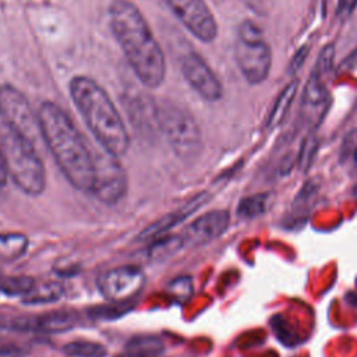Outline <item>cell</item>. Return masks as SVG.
<instances>
[{"label":"cell","mask_w":357,"mask_h":357,"mask_svg":"<svg viewBox=\"0 0 357 357\" xmlns=\"http://www.w3.org/2000/svg\"><path fill=\"white\" fill-rule=\"evenodd\" d=\"M163 350V344L159 339L152 336H138L131 339L124 353L137 357H158Z\"/></svg>","instance_id":"ffe728a7"},{"label":"cell","mask_w":357,"mask_h":357,"mask_svg":"<svg viewBox=\"0 0 357 357\" xmlns=\"http://www.w3.org/2000/svg\"><path fill=\"white\" fill-rule=\"evenodd\" d=\"M43 144L66 180L81 192H92L95 155L89 151L70 116L56 103L43 102L38 112Z\"/></svg>","instance_id":"7a4b0ae2"},{"label":"cell","mask_w":357,"mask_h":357,"mask_svg":"<svg viewBox=\"0 0 357 357\" xmlns=\"http://www.w3.org/2000/svg\"><path fill=\"white\" fill-rule=\"evenodd\" d=\"M70 95L102 149L117 158L123 156L130 137L109 93L91 77L75 75L70 81Z\"/></svg>","instance_id":"3957f363"},{"label":"cell","mask_w":357,"mask_h":357,"mask_svg":"<svg viewBox=\"0 0 357 357\" xmlns=\"http://www.w3.org/2000/svg\"><path fill=\"white\" fill-rule=\"evenodd\" d=\"M353 195H354V197H357V184H356V185H354V188H353Z\"/></svg>","instance_id":"d6a6232c"},{"label":"cell","mask_w":357,"mask_h":357,"mask_svg":"<svg viewBox=\"0 0 357 357\" xmlns=\"http://www.w3.org/2000/svg\"><path fill=\"white\" fill-rule=\"evenodd\" d=\"M184 244V240L178 236H173V237H158L155 240H152V244L149 247V257H152L153 259H163L169 255H172L174 251H177L181 245Z\"/></svg>","instance_id":"cb8c5ba5"},{"label":"cell","mask_w":357,"mask_h":357,"mask_svg":"<svg viewBox=\"0 0 357 357\" xmlns=\"http://www.w3.org/2000/svg\"><path fill=\"white\" fill-rule=\"evenodd\" d=\"M170 291L173 294V297L184 301L187 300L191 293H192V283H191V279L190 278H185V276H181L178 279H176L174 282L170 283Z\"/></svg>","instance_id":"83f0119b"},{"label":"cell","mask_w":357,"mask_h":357,"mask_svg":"<svg viewBox=\"0 0 357 357\" xmlns=\"http://www.w3.org/2000/svg\"><path fill=\"white\" fill-rule=\"evenodd\" d=\"M331 96L325 86L324 77L311 73L301 93V116L310 128H317L325 119Z\"/></svg>","instance_id":"7c38bea8"},{"label":"cell","mask_w":357,"mask_h":357,"mask_svg":"<svg viewBox=\"0 0 357 357\" xmlns=\"http://www.w3.org/2000/svg\"><path fill=\"white\" fill-rule=\"evenodd\" d=\"M128 188V178L119 158L103 151L95 156V181L92 195L106 205L120 202Z\"/></svg>","instance_id":"ba28073f"},{"label":"cell","mask_w":357,"mask_h":357,"mask_svg":"<svg viewBox=\"0 0 357 357\" xmlns=\"http://www.w3.org/2000/svg\"><path fill=\"white\" fill-rule=\"evenodd\" d=\"M317 149H318V138L315 137L314 132H310L303 139L301 146H300V152H298V158H297V165H298L300 170L307 172L311 167L315 153H317Z\"/></svg>","instance_id":"d4e9b609"},{"label":"cell","mask_w":357,"mask_h":357,"mask_svg":"<svg viewBox=\"0 0 357 357\" xmlns=\"http://www.w3.org/2000/svg\"><path fill=\"white\" fill-rule=\"evenodd\" d=\"M308 54H310V47H308L307 45L298 47V49L296 50V53L293 54L290 63H289V73H290V74H296V73L304 66V63H305Z\"/></svg>","instance_id":"f1b7e54d"},{"label":"cell","mask_w":357,"mask_h":357,"mask_svg":"<svg viewBox=\"0 0 357 357\" xmlns=\"http://www.w3.org/2000/svg\"><path fill=\"white\" fill-rule=\"evenodd\" d=\"M29 240L25 234L17 231L0 233V259L13 261L20 258L28 250Z\"/></svg>","instance_id":"d6986e66"},{"label":"cell","mask_w":357,"mask_h":357,"mask_svg":"<svg viewBox=\"0 0 357 357\" xmlns=\"http://www.w3.org/2000/svg\"><path fill=\"white\" fill-rule=\"evenodd\" d=\"M356 68H357V47H354L347 54V57H344L340 61L337 70H339V73H350V71H354Z\"/></svg>","instance_id":"4dcf8cb0"},{"label":"cell","mask_w":357,"mask_h":357,"mask_svg":"<svg viewBox=\"0 0 357 357\" xmlns=\"http://www.w3.org/2000/svg\"><path fill=\"white\" fill-rule=\"evenodd\" d=\"M181 73L190 86L205 100L218 102L223 96V85L209 64L195 52L181 59Z\"/></svg>","instance_id":"8fae6325"},{"label":"cell","mask_w":357,"mask_h":357,"mask_svg":"<svg viewBox=\"0 0 357 357\" xmlns=\"http://www.w3.org/2000/svg\"><path fill=\"white\" fill-rule=\"evenodd\" d=\"M36 282L31 276H0V291L7 296L24 297Z\"/></svg>","instance_id":"603a6c76"},{"label":"cell","mask_w":357,"mask_h":357,"mask_svg":"<svg viewBox=\"0 0 357 357\" xmlns=\"http://www.w3.org/2000/svg\"><path fill=\"white\" fill-rule=\"evenodd\" d=\"M127 110H130V119L137 131H141V134L146 137L159 132L158 105H155L152 99L144 95L131 98Z\"/></svg>","instance_id":"5bb4252c"},{"label":"cell","mask_w":357,"mask_h":357,"mask_svg":"<svg viewBox=\"0 0 357 357\" xmlns=\"http://www.w3.org/2000/svg\"><path fill=\"white\" fill-rule=\"evenodd\" d=\"M356 7H357V0H337L336 15L340 20H346L354 13Z\"/></svg>","instance_id":"f546056e"},{"label":"cell","mask_w":357,"mask_h":357,"mask_svg":"<svg viewBox=\"0 0 357 357\" xmlns=\"http://www.w3.org/2000/svg\"><path fill=\"white\" fill-rule=\"evenodd\" d=\"M197 39L211 43L218 36V22L204 0H163Z\"/></svg>","instance_id":"30bf717a"},{"label":"cell","mask_w":357,"mask_h":357,"mask_svg":"<svg viewBox=\"0 0 357 357\" xmlns=\"http://www.w3.org/2000/svg\"><path fill=\"white\" fill-rule=\"evenodd\" d=\"M340 162L347 163L356 159L357 156V128H351L343 138L342 145H340Z\"/></svg>","instance_id":"4316f807"},{"label":"cell","mask_w":357,"mask_h":357,"mask_svg":"<svg viewBox=\"0 0 357 357\" xmlns=\"http://www.w3.org/2000/svg\"><path fill=\"white\" fill-rule=\"evenodd\" d=\"M335 53H336V49H335V45L333 43H328L326 46H324L317 57V61H315V67L312 70V73L324 77L326 73H329L333 67V60H335Z\"/></svg>","instance_id":"484cf974"},{"label":"cell","mask_w":357,"mask_h":357,"mask_svg":"<svg viewBox=\"0 0 357 357\" xmlns=\"http://www.w3.org/2000/svg\"><path fill=\"white\" fill-rule=\"evenodd\" d=\"M208 201V194H198L195 198H192L188 204H185L183 208H180L178 211H174L166 216H163L162 219L156 220L155 223H152L151 226H148L144 233L141 234L142 238L146 240H155L158 237L165 236L172 227H174L176 225H178L180 222H183L187 216H190L194 211H197L201 205H204Z\"/></svg>","instance_id":"9a60e30c"},{"label":"cell","mask_w":357,"mask_h":357,"mask_svg":"<svg viewBox=\"0 0 357 357\" xmlns=\"http://www.w3.org/2000/svg\"><path fill=\"white\" fill-rule=\"evenodd\" d=\"M70 357H106L107 350L103 344L91 340H73L63 347Z\"/></svg>","instance_id":"44dd1931"},{"label":"cell","mask_w":357,"mask_h":357,"mask_svg":"<svg viewBox=\"0 0 357 357\" xmlns=\"http://www.w3.org/2000/svg\"><path fill=\"white\" fill-rule=\"evenodd\" d=\"M63 297V286L56 282L35 283L33 287L22 297L25 304H50Z\"/></svg>","instance_id":"ac0fdd59"},{"label":"cell","mask_w":357,"mask_h":357,"mask_svg":"<svg viewBox=\"0 0 357 357\" xmlns=\"http://www.w3.org/2000/svg\"><path fill=\"white\" fill-rule=\"evenodd\" d=\"M269 205V194H255L251 197H245L240 201L237 213L245 219H254L261 216Z\"/></svg>","instance_id":"7402d4cb"},{"label":"cell","mask_w":357,"mask_h":357,"mask_svg":"<svg viewBox=\"0 0 357 357\" xmlns=\"http://www.w3.org/2000/svg\"><path fill=\"white\" fill-rule=\"evenodd\" d=\"M234 60L244 79L251 85L262 84L272 67V49L264 39L262 29L251 20L243 21L237 28Z\"/></svg>","instance_id":"8992f818"},{"label":"cell","mask_w":357,"mask_h":357,"mask_svg":"<svg viewBox=\"0 0 357 357\" xmlns=\"http://www.w3.org/2000/svg\"><path fill=\"white\" fill-rule=\"evenodd\" d=\"M7 178H8V174H7V170H6L4 158H3L1 148H0V190L4 188V185H6V183H7Z\"/></svg>","instance_id":"1f68e13d"},{"label":"cell","mask_w":357,"mask_h":357,"mask_svg":"<svg viewBox=\"0 0 357 357\" xmlns=\"http://www.w3.org/2000/svg\"><path fill=\"white\" fill-rule=\"evenodd\" d=\"M230 223V215L225 209H213L202 213L187 227V237L192 243H208L220 237Z\"/></svg>","instance_id":"4fadbf2b"},{"label":"cell","mask_w":357,"mask_h":357,"mask_svg":"<svg viewBox=\"0 0 357 357\" xmlns=\"http://www.w3.org/2000/svg\"><path fill=\"white\" fill-rule=\"evenodd\" d=\"M0 148L8 177L26 195L38 197L46 188V169L38 148L4 128Z\"/></svg>","instance_id":"277c9868"},{"label":"cell","mask_w":357,"mask_h":357,"mask_svg":"<svg viewBox=\"0 0 357 357\" xmlns=\"http://www.w3.org/2000/svg\"><path fill=\"white\" fill-rule=\"evenodd\" d=\"M145 280V273L139 266L121 265L102 272L98 278V289L107 301L123 304L142 290Z\"/></svg>","instance_id":"9c48e42d"},{"label":"cell","mask_w":357,"mask_h":357,"mask_svg":"<svg viewBox=\"0 0 357 357\" xmlns=\"http://www.w3.org/2000/svg\"><path fill=\"white\" fill-rule=\"evenodd\" d=\"M0 119L8 131L36 148L43 142L38 114L33 113L26 96L11 84L0 85Z\"/></svg>","instance_id":"52a82bcc"},{"label":"cell","mask_w":357,"mask_h":357,"mask_svg":"<svg viewBox=\"0 0 357 357\" xmlns=\"http://www.w3.org/2000/svg\"><path fill=\"white\" fill-rule=\"evenodd\" d=\"M159 132L180 159L197 158L204 146L195 117L181 105L165 100L158 105Z\"/></svg>","instance_id":"5b68a950"},{"label":"cell","mask_w":357,"mask_h":357,"mask_svg":"<svg viewBox=\"0 0 357 357\" xmlns=\"http://www.w3.org/2000/svg\"><path fill=\"white\" fill-rule=\"evenodd\" d=\"M353 165H354V169L357 170V156H356V159L353 160Z\"/></svg>","instance_id":"836d02e7"},{"label":"cell","mask_w":357,"mask_h":357,"mask_svg":"<svg viewBox=\"0 0 357 357\" xmlns=\"http://www.w3.org/2000/svg\"><path fill=\"white\" fill-rule=\"evenodd\" d=\"M297 91H298V79H291L283 89L282 92L279 93V96L276 98L269 114H268V119H266V127L268 128H275L276 126H279L283 119L286 117L287 112L290 110L291 105H293V100L297 95Z\"/></svg>","instance_id":"e0dca14e"},{"label":"cell","mask_w":357,"mask_h":357,"mask_svg":"<svg viewBox=\"0 0 357 357\" xmlns=\"http://www.w3.org/2000/svg\"><path fill=\"white\" fill-rule=\"evenodd\" d=\"M109 25L130 67L146 88H158L166 77L165 54L141 10L131 0H112Z\"/></svg>","instance_id":"6da1fadb"},{"label":"cell","mask_w":357,"mask_h":357,"mask_svg":"<svg viewBox=\"0 0 357 357\" xmlns=\"http://www.w3.org/2000/svg\"><path fill=\"white\" fill-rule=\"evenodd\" d=\"M78 315L73 311H52L20 324L22 328L43 333H60L78 324Z\"/></svg>","instance_id":"2e32d148"}]
</instances>
